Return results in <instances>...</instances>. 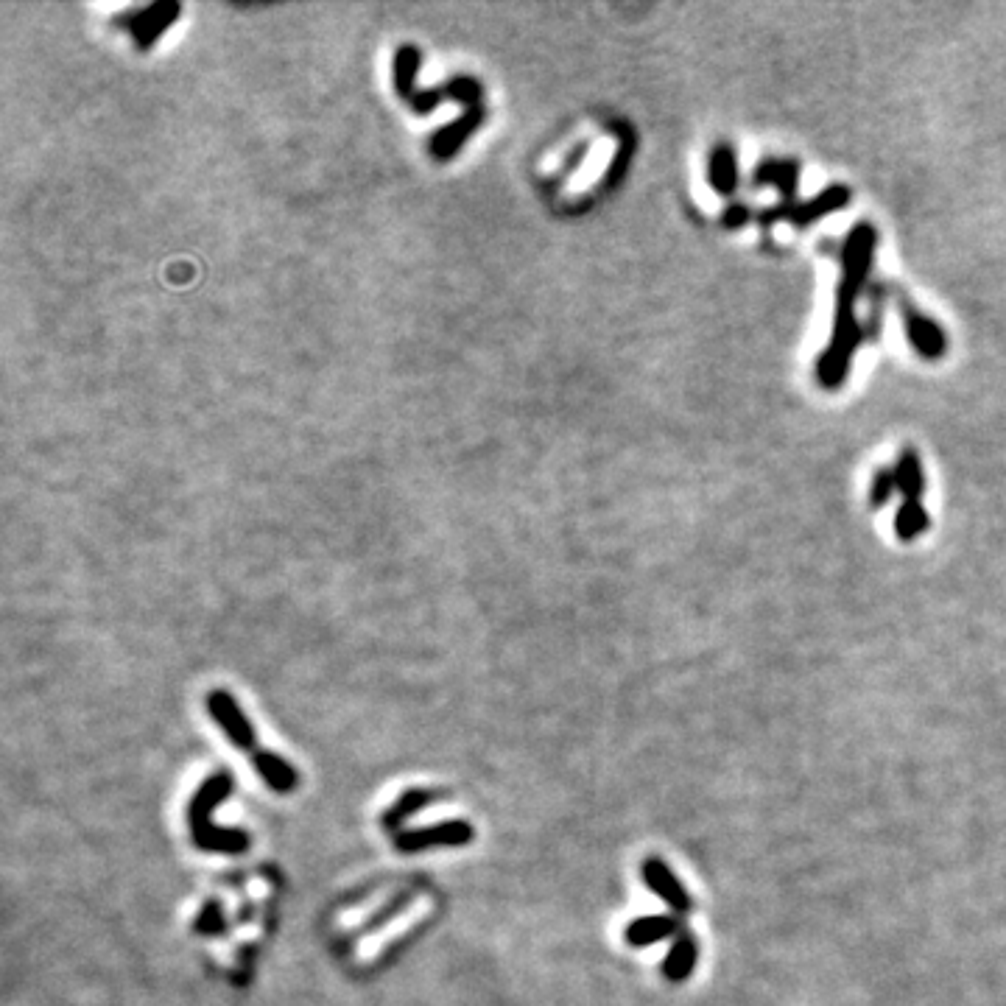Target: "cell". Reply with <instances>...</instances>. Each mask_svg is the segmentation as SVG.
Returning <instances> with one entry per match:
<instances>
[{
  "mask_svg": "<svg viewBox=\"0 0 1006 1006\" xmlns=\"http://www.w3.org/2000/svg\"><path fill=\"white\" fill-rule=\"evenodd\" d=\"M232 780L230 772H216L204 780L202 786L196 789V794L191 797V805H188V825H191V836L193 844L204 850V853H218V856H241L249 850V833L238 828H216L213 825V811L216 805H221L227 797L232 794Z\"/></svg>",
  "mask_w": 1006,
  "mask_h": 1006,
  "instance_id": "cell-1",
  "label": "cell"
},
{
  "mask_svg": "<svg viewBox=\"0 0 1006 1006\" xmlns=\"http://www.w3.org/2000/svg\"><path fill=\"white\" fill-rule=\"evenodd\" d=\"M476 839V828L464 819H448V822H436L428 828H411L400 830L395 836L397 853H425L431 847H464Z\"/></svg>",
  "mask_w": 1006,
  "mask_h": 1006,
  "instance_id": "cell-2",
  "label": "cell"
},
{
  "mask_svg": "<svg viewBox=\"0 0 1006 1006\" xmlns=\"http://www.w3.org/2000/svg\"><path fill=\"white\" fill-rule=\"evenodd\" d=\"M207 710H210L213 721L224 730V735L230 738L235 747L244 749V752H258V749H255V744H258L255 727H252V721L246 719V713L241 710V705L232 699L230 691H224V688L210 691V694H207Z\"/></svg>",
  "mask_w": 1006,
  "mask_h": 1006,
  "instance_id": "cell-3",
  "label": "cell"
},
{
  "mask_svg": "<svg viewBox=\"0 0 1006 1006\" xmlns=\"http://www.w3.org/2000/svg\"><path fill=\"white\" fill-rule=\"evenodd\" d=\"M640 878H643V884L649 886L654 895L663 900L674 914L688 917V914L696 909L694 898H691L688 889L677 881V875L671 872V867H668L666 861H660V858H646V861L640 864Z\"/></svg>",
  "mask_w": 1006,
  "mask_h": 1006,
  "instance_id": "cell-4",
  "label": "cell"
},
{
  "mask_svg": "<svg viewBox=\"0 0 1006 1006\" xmlns=\"http://www.w3.org/2000/svg\"><path fill=\"white\" fill-rule=\"evenodd\" d=\"M685 931V917L668 911V914H649V917H638L635 923L626 925L624 939L626 945L632 948H649V945H657V942H666V939H677Z\"/></svg>",
  "mask_w": 1006,
  "mask_h": 1006,
  "instance_id": "cell-5",
  "label": "cell"
},
{
  "mask_svg": "<svg viewBox=\"0 0 1006 1006\" xmlns=\"http://www.w3.org/2000/svg\"><path fill=\"white\" fill-rule=\"evenodd\" d=\"M696 962H699V939L685 928L668 948L666 962H663V976L671 984H682L696 970Z\"/></svg>",
  "mask_w": 1006,
  "mask_h": 1006,
  "instance_id": "cell-6",
  "label": "cell"
},
{
  "mask_svg": "<svg viewBox=\"0 0 1006 1006\" xmlns=\"http://www.w3.org/2000/svg\"><path fill=\"white\" fill-rule=\"evenodd\" d=\"M252 766L260 775V780L277 794H291L300 786V775L288 761H283L277 752H252Z\"/></svg>",
  "mask_w": 1006,
  "mask_h": 1006,
  "instance_id": "cell-7",
  "label": "cell"
},
{
  "mask_svg": "<svg viewBox=\"0 0 1006 1006\" xmlns=\"http://www.w3.org/2000/svg\"><path fill=\"white\" fill-rule=\"evenodd\" d=\"M439 797H442V791H428V789L403 791V794H400V797L395 800V805H392V808H389V811L381 816V825L386 830H392V833L397 836L408 816L420 814L425 805H431L434 800H439Z\"/></svg>",
  "mask_w": 1006,
  "mask_h": 1006,
  "instance_id": "cell-8",
  "label": "cell"
},
{
  "mask_svg": "<svg viewBox=\"0 0 1006 1006\" xmlns=\"http://www.w3.org/2000/svg\"><path fill=\"white\" fill-rule=\"evenodd\" d=\"M193 928H196V934H204V937H213V934H224V931H227L224 911H221V906H218L216 900H207V903H204L202 911H199V917H196V923H193Z\"/></svg>",
  "mask_w": 1006,
  "mask_h": 1006,
  "instance_id": "cell-9",
  "label": "cell"
}]
</instances>
